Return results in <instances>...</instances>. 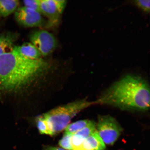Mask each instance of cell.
Segmentation results:
<instances>
[{
  "label": "cell",
  "mask_w": 150,
  "mask_h": 150,
  "mask_svg": "<svg viewBox=\"0 0 150 150\" xmlns=\"http://www.w3.org/2000/svg\"><path fill=\"white\" fill-rule=\"evenodd\" d=\"M58 12L60 14L62 13L67 4L65 0H54Z\"/></svg>",
  "instance_id": "cell-18"
},
{
  "label": "cell",
  "mask_w": 150,
  "mask_h": 150,
  "mask_svg": "<svg viewBox=\"0 0 150 150\" xmlns=\"http://www.w3.org/2000/svg\"><path fill=\"white\" fill-rule=\"evenodd\" d=\"M19 5L18 0H0V18L6 17L15 12Z\"/></svg>",
  "instance_id": "cell-12"
},
{
  "label": "cell",
  "mask_w": 150,
  "mask_h": 150,
  "mask_svg": "<svg viewBox=\"0 0 150 150\" xmlns=\"http://www.w3.org/2000/svg\"><path fill=\"white\" fill-rule=\"evenodd\" d=\"M37 126L41 134L53 135V133L50 129L47 122L42 116L39 117L37 119Z\"/></svg>",
  "instance_id": "cell-14"
},
{
  "label": "cell",
  "mask_w": 150,
  "mask_h": 150,
  "mask_svg": "<svg viewBox=\"0 0 150 150\" xmlns=\"http://www.w3.org/2000/svg\"><path fill=\"white\" fill-rule=\"evenodd\" d=\"M41 14L48 18L50 22L57 21L60 14L54 0H39Z\"/></svg>",
  "instance_id": "cell-10"
},
{
  "label": "cell",
  "mask_w": 150,
  "mask_h": 150,
  "mask_svg": "<svg viewBox=\"0 0 150 150\" xmlns=\"http://www.w3.org/2000/svg\"><path fill=\"white\" fill-rule=\"evenodd\" d=\"M93 104L86 100L77 101L54 109L42 116L47 122L54 135L65 129L78 112Z\"/></svg>",
  "instance_id": "cell-3"
},
{
  "label": "cell",
  "mask_w": 150,
  "mask_h": 150,
  "mask_svg": "<svg viewBox=\"0 0 150 150\" xmlns=\"http://www.w3.org/2000/svg\"><path fill=\"white\" fill-rule=\"evenodd\" d=\"M23 4L24 6L37 11L41 13L39 0H25L23 1Z\"/></svg>",
  "instance_id": "cell-16"
},
{
  "label": "cell",
  "mask_w": 150,
  "mask_h": 150,
  "mask_svg": "<svg viewBox=\"0 0 150 150\" xmlns=\"http://www.w3.org/2000/svg\"><path fill=\"white\" fill-rule=\"evenodd\" d=\"M73 135L64 133L63 138L60 140L59 144L62 149L65 150H72L71 146V139Z\"/></svg>",
  "instance_id": "cell-15"
},
{
  "label": "cell",
  "mask_w": 150,
  "mask_h": 150,
  "mask_svg": "<svg viewBox=\"0 0 150 150\" xmlns=\"http://www.w3.org/2000/svg\"><path fill=\"white\" fill-rule=\"evenodd\" d=\"M94 103L122 110H146L150 106L149 86L142 78L127 75L109 88Z\"/></svg>",
  "instance_id": "cell-1"
},
{
  "label": "cell",
  "mask_w": 150,
  "mask_h": 150,
  "mask_svg": "<svg viewBox=\"0 0 150 150\" xmlns=\"http://www.w3.org/2000/svg\"><path fill=\"white\" fill-rule=\"evenodd\" d=\"M15 18L19 25L26 27H40L44 22L40 13L24 6L16 9Z\"/></svg>",
  "instance_id": "cell-6"
},
{
  "label": "cell",
  "mask_w": 150,
  "mask_h": 150,
  "mask_svg": "<svg viewBox=\"0 0 150 150\" xmlns=\"http://www.w3.org/2000/svg\"><path fill=\"white\" fill-rule=\"evenodd\" d=\"M30 41L38 50L42 56L50 55L55 50L57 42L51 33L45 30L34 31L30 36Z\"/></svg>",
  "instance_id": "cell-5"
},
{
  "label": "cell",
  "mask_w": 150,
  "mask_h": 150,
  "mask_svg": "<svg viewBox=\"0 0 150 150\" xmlns=\"http://www.w3.org/2000/svg\"><path fill=\"white\" fill-rule=\"evenodd\" d=\"M46 150H65L62 148L57 147H48Z\"/></svg>",
  "instance_id": "cell-19"
},
{
  "label": "cell",
  "mask_w": 150,
  "mask_h": 150,
  "mask_svg": "<svg viewBox=\"0 0 150 150\" xmlns=\"http://www.w3.org/2000/svg\"><path fill=\"white\" fill-rule=\"evenodd\" d=\"M42 59L31 60L22 57L13 49L0 55V90L18 91L27 85L48 68Z\"/></svg>",
  "instance_id": "cell-2"
},
{
  "label": "cell",
  "mask_w": 150,
  "mask_h": 150,
  "mask_svg": "<svg viewBox=\"0 0 150 150\" xmlns=\"http://www.w3.org/2000/svg\"><path fill=\"white\" fill-rule=\"evenodd\" d=\"M96 124L91 121L87 126L73 134L71 139L72 150L78 148L84 140L95 132L96 131Z\"/></svg>",
  "instance_id": "cell-8"
},
{
  "label": "cell",
  "mask_w": 150,
  "mask_h": 150,
  "mask_svg": "<svg viewBox=\"0 0 150 150\" xmlns=\"http://www.w3.org/2000/svg\"><path fill=\"white\" fill-rule=\"evenodd\" d=\"M15 37L11 33L0 34V55L12 51L15 46Z\"/></svg>",
  "instance_id": "cell-11"
},
{
  "label": "cell",
  "mask_w": 150,
  "mask_h": 150,
  "mask_svg": "<svg viewBox=\"0 0 150 150\" xmlns=\"http://www.w3.org/2000/svg\"><path fill=\"white\" fill-rule=\"evenodd\" d=\"M89 120H82L68 125L65 129V134H74L87 126L91 122Z\"/></svg>",
  "instance_id": "cell-13"
},
{
  "label": "cell",
  "mask_w": 150,
  "mask_h": 150,
  "mask_svg": "<svg viewBox=\"0 0 150 150\" xmlns=\"http://www.w3.org/2000/svg\"><path fill=\"white\" fill-rule=\"evenodd\" d=\"M13 50L22 57L29 59H40L42 56L31 42L25 43L21 46H15Z\"/></svg>",
  "instance_id": "cell-9"
},
{
  "label": "cell",
  "mask_w": 150,
  "mask_h": 150,
  "mask_svg": "<svg viewBox=\"0 0 150 150\" xmlns=\"http://www.w3.org/2000/svg\"><path fill=\"white\" fill-rule=\"evenodd\" d=\"M97 132L105 144L112 145L119 138L122 129L114 118L109 115L99 117Z\"/></svg>",
  "instance_id": "cell-4"
},
{
  "label": "cell",
  "mask_w": 150,
  "mask_h": 150,
  "mask_svg": "<svg viewBox=\"0 0 150 150\" xmlns=\"http://www.w3.org/2000/svg\"><path fill=\"white\" fill-rule=\"evenodd\" d=\"M105 147L104 142L95 131L74 150H104Z\"/></svg>",
  "instance_id": "cell-7"
},
{
  "label": "cell",
  "mask_w": 150,
  "mask_h": 150,
  "mask_svg": "<svg viewBox=\"0 0 150 150\" xmlns=\"http://www.w3.org/2000/svg\"><path fill=\"white\" fill-rule=\"evenodd\" d=\"M134 3L138 8L146 13H149L150 11L149 0H136Z\"/></svg>",
  "instance_id": "cell-17"
}]
</instances>
